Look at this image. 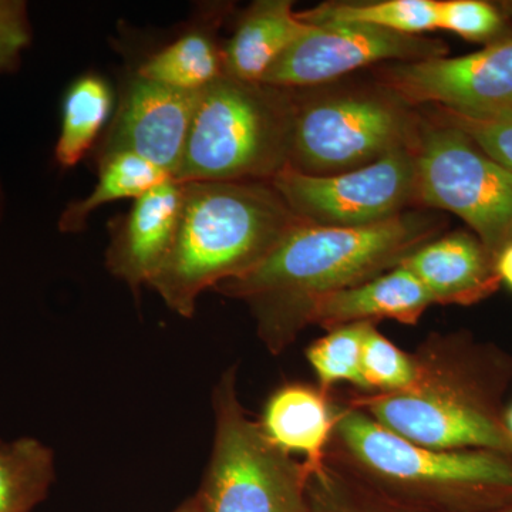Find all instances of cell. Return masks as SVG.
I'll use <instances>...</instances> for the list:
<instances>
[{"mask_svg": "<svg viewBox=\"0 0 512 512\" xmlns=\"http://www.w3.org/2000/svg\"><path fill=\"white\" fill-rule=\"evenodd\" d=\"M183 200V183L168 178L134 200L117 225L107 248L106 265L134 293L153 281L170 254Z\"/></svg>", "mask_w": 512, "mask_h": 512, "instance_id": "cell-13", "label": "cell"}, {"mask_svg": "<svg viewBox=\"0 0 512 512\" xmlns=\"http://www.w3.org/2000/svg\"><path fill=\"white\" fill-rule=\"evenodd\" d=\"M171 178L165 171L131 153H111L100 157L99 180L87 197L67 205L59 218L64 234H77L97 208L120 200H137L151 188Z\"/></svg>", "mask_w": 512, "mask_h": 512, "instance_id": "cell-19", "label": "cell"}, {"mask_svg": "<svg viewBox=\"0 0 512 512\" xmlns=\"http://www.w3.org/2000/svg\"><path fill=\"white\" fill-rule=\"evenodd\" d=\"M399 265L419 279L436 305H470L500 284L493 256L463 232L426 242Z\"/></svg>", "mask_w": 512, "mask_h": 512, "instance_id": "cell-14", "label": "cell"}, {"mask_svg": "<svg viewBox=\"0 0 512 512\" xmlns=\"http://www.w3.org/2000/svg\"><path fill=\"white\" fill-rule=\"evenodd\" d=\"M437 29L456 33L471 42H494L503 35L504 16L481 0H441Z\"/></svg>", "mask_w": 512, "mask_h": 512, "instance_id": "cell-27", "label": "cell"}, {"mask_svg": "<svg viewBox=\"0 0 512 512\" xmlns=\"http://www.w3.org/2000/svg\"><path fill=\"white\" fill-rule=\"evenodd\" d=\"M296 40L261 83L278 89L318 86L379 62H417L446 55L436 39L403 35L363 23H322Z\"/></svg>", "mask_w": 512, "mask_h": 512, "instance_id": "cell-10", "label": "cell"}, {"mask_svg": "<svg viewBox=\"0 0 512 512\" xmlns=\"http://www.w3.org/2000/svg\"><path fill=\"white\" fill-rule=\"evenodd\" d=\"M238 366L222 373L212 393L214 446L200 493L202 512H311V468L269 439L238 394Z\"/></svg>", "mask_w": 512, "mask_h": 512, "instance_id": "cell-6", "label": "cell"}, {"mask_svg": "<svg viewBox=\"0 0 512 512\" xmlns=\"http://www.w3.org/2000/svg\"><path fill=\"white\" fill-rule=\"evenodd\" d=\"M308 25L363 23L403 35L420 36L437 30L439 0H382V2H329L296 13Z\"/></svg>", "mask_w": 512, "mask_h": 512, "instance_id": "cell-22", "label": "cell"}, {"mask_svg": "<svg viewBox=\"0 0 512 512\" xmlns=\"http://www.w3.org/2000/svg\"><path fill=\"white\" fill-rule=\"evenodd\" d=\"M338 417L339 404L333 403L330 392L292 382L271 394L259 423L276 446L302 454L312 468L325 458Z\"/></svg>", "mask_w": 512, "mask_h": 512, "instance_id": "cell-16", "label": "cell"}, {"mask_svg": "<svg viewBox=\"0 0 512 512\" xmlns=\"http://www.w3.org/2000/svg\"><path fill=\"white\" fill-rule=\"evenodd\" d=\"M362 370L370 393L402 392L416 377L412 353L397 348L375 323L367 329L363 343Z\"/></svg>", "mask_w": 512, "mask_h": 512, "instance_id": "cell-25", "label": "cell"}, {"mask_svg": "<svg viewBox=\"0 0 512 512\" xmlns=\"http://www.w3.org/2000/svg\"><path fill=\"white\" fill-rule=\"evenodd\" d=\"M370 325L362 322L330 329L309 346L306 359L320 389L330 392L335 384L349 383L360 393H370L362 370L363 343Z\"/></svg>", "mask_w": 512, "mask_h": 512, "instance_id": "cell-24", "label": "cell"}, {"mask_svg": "<svg viewBox=\"0 0 512 512\" xmlns=\"http://www.w3.org/2000/svg\"><path fill=\"white\" fill-rule=\"evenodd\" d=\"M330 456L394 500L430 512H495L512 504V456L490 450H437L384 429L339 404Z\"/></svg>", "mask_w": 512, "mask_h": 512, "instance_id": "cell-4", "label": "cell"}, {"mask_svg": "<svg viewBox=\"0 0 512 512\" xmlns=\"http://www.w3.org/2000/svg\"><path fill=\"white\" fill-rule=\"evenodd\" d=\"M308 505L311 512H430L383 494L328 451L309 473Z\"/></svg>", "mask_w": 512, "mask_h": 512, "instance_id": "cell-23", "label": "cell"}, {"mask_svg": "<svg viewBox=\"0 0 512 512\" xmlns=\"http://www.w3.org/2000/svg\"><path fill=\"white\" fill-rule=\"evenodd\" d=\"M505 424H507V430L512 439V407L508 410V413L505 414Z\"/></svg>", "mask_w": 512, "mask_h": 512, "instance_id": "cell-31", "label": "cell"}, {"mask_svg": "<svg viewBox=\"0 0 512 512\" xmlns=\"http://www.w3.org/2000/svg\"><path fill=\"white\" fill-rule=\"evenodd\" d=\"M495 512H512V504L507 505V507L501 508V510L495 511Z\"/></svg>", "mask_w": 512, "mask_h": 512, "instance_id": "cell-32", "label": "cell"}, {"mask_svg": "<svg viewBox=\"0 0 512 512\" xmlns=\"http://www.w3.org/2000/svg\"><path fill=\"white\" fill-rule=\"evenodd\" d=\"M220 19L217 13L201 16L173 43L148 57L136 74L185 92H201L217 82L225 74L217 40Z\"/></svg>", "mask_w": 512, "mask_h": 512, "instance_id": "cell-18", "label": "cell"}, {"mask_svg": "<svg viewBox=\"0 0 512 512\" xmlns=\"http://www.w3.org/2000/svg\"><path fill=\"white\" fill-rule=\"evenodd\" d=\"M434 225L409 212L357 228L299 222L261 264L214 289L247 303L259 339L272 355H281L308 326L316 299L396 268L429 242Z\"/></svg>", "mask_w": 512, "mask_h": 512, "instance_id": "cell-1", "label": "cell"}, {"mask_svg": "<svg viewBox=\"0 0 512 512\" xmlns=\"http://www.w3.org/2000/svg\"><path fill=\"white\" fill-rule=\"evenodd\" d=\"M431 305L436 302L419 279L397 265L362 284L316 299L309 312L308 326L318 325L330 330L382 319L417 325Z\"/></svg>", "mask_w": 512, "mask_h": 512, "instance_id": "cell-15", "label": "cell"}, {"mask_svg": "<svg viewBox=\"0 0 512 512\" xmlns=\"http://www.w3.org/2000/svg\"><path fill=\"white\" fill-rule=\"evenodd\" d=\"M495 271L500 281L512 289V242L507 245L495 258Z\"/></svg>", "mask_w": 512, "mask_h": 512, "instance_id": "cell-29", "label": "cell"}, {"mask_svg": "<svg viewBox=\"0 0 512 512\" xmlns=\"http://www.w3.org/2000/svg\"><path fill=\"white\" fill-rule=\"evenodd\" d=\"M174 512H202L200 500H198V497L191 498V500H188L187 503L181 505Z\"/></svg>", "mask_w": 512, "mask_h": 512, "instance_id": "cell-30", "label": "cell"}, {"mask_svg": "<svg viewBox=\"0 0 512 512\" xmlns=\"http://www.w3.org/2000/svg\"><path fill=\"white\" fill-rule=\"evenodd\" d=\"M52 448L32 437L0 440V512H32L56 477Z\"/></svg>", "mask_w": 512, "mask_h": 512, "instance_id": "cell-21", "label": "cell"}, {"mask_svg": "<svg viewBox=\"0 0 512 512\" xmlns=\"http://www.w3.org/2000/svg\"><path fill=\"white\" fill-rule=\"evenodd\" d=\"M399 103L372 94L293 101L289 165L311 175H335L416 146L417 126Z\"/></svg>", "mask_w": 512, "mask_h": 512, "instance_id": "cell-8", "label": "cell"}, {"mask_svg": "<svg viewBox=\"0 0 512 512\" xmlns=\"http://www.w3.org/2000/svg\"><path fill=\"white\" fill-rule=\"evenodd\" d=\"M183 190L173 248L148 286L192 318L202 292L247 274L302 221L264 181H192Z\"/></svg>", "mask_w": 512, "mask_h": 512, "instance_id": "cell-3", "label": "cell"}, {"mask_svg": "<svg viewBox=\"0 0 512 512\" xmlns=\"http://www.w3.org/2000/svg\"><path fill=\"white\" fill-rule=\"evenodd\" d=\"M505 9L511 10V12H512V3H510V5L505 6Z\"/></svg>", "mask_w": 512, "mask_h": 512, "instance_id": "cell-33", "label": "cell"}, {"mask_svg": "<svg viewBox=\"0 0 512 512\" xmlns=\"http://www.w3.org/2000/svg\"><path fill=\"white\" fill-rule=\"evenodd\" d=\"M439 109V120L463 131L488 157L512 173V110L460 113Z\"/></svg>", "mask_w": 512, "mask_h": 512, "instance_id": "cell-26", "label": "cell"}, {"mask_svg": "<svg viewBox=\"0 0 512 512\" xmlns=\"http://www.w3.org/2000/svg\"><path fill=\"white\" fill-rule=\"evenodd\" d=\"M303 224L357 228L393 220L417 200L414 147L335 175H311L286 165L271 180Z\"/></svg>", "mask_w": 512, "mask_h": 512, "instance_id": "cell-9", "label": "cell"}, {"mask_svg": "<svg viewBox=\"0 0 512 512\" xmlns=\"http://www.w3.org/2000/svg\"><path fill=\"white\" fill-rule=\"evenodd\" d=\"M113 109L109 83L97 74H84L67 90L62 126L55 147L57 164L72 168L96 143Z\"/></svg>", "mask_w": 512, "mask_h": 512, "instance_id": "cell-20", "label": "cell"}, {"mask_svg": "<svg viewBox=\"0 0 512 512\" xmlns=\"http://www.w3.org/2000/svg\"><path fill=\"white\" fill-rule=\"evenodd\" d=\"M289 0H258L239 19L234 35L222 47L225 76L261 83L272 64L311 30L296 18Z\"/></svg>", "mask_w": 512, "mask_h": 512, "instance_id": "cell-17", "label": "cell"}, {"mask_svg": "<svg viewBox=\"0 0 512 512\" xmlns=\"http://www.w3.org/2000/svg\"><path fill=\"white\" fill-rule=\"evenodd\" d=\"M412 357L416 377L407 389L360 393L346 403L419 446L512 456L500 407L505 383L501 357L456 333H431Z\"/></svg>", "mask_w": 512, "mask_h": 512, "instance_id": "cell-2", "label": "cell"}, {"mask_svg": "<svg viewBox=\"0 0 512 512\" xmlns=\"http://www.w3.org/2000/svg\"><path fill=\"white\" fill-rule=\"evenodd\" d=\"M200 92H185L134 74L121 96L101 156L131 153L175 177Z\"/></svg>", "mask_w": 512, "mask_h": 512, "instance_id": "cell-12", "label": "cell"}, {"mask_svg": "<svg viewBox=\"0 0 512 512\" xmlns=\"http://www.w3.org/2000/svg\"><path fill=\"white\" fill-rule=\"evenodd\" d=\"M417 201L467 222L488 254L512 242V173L441 120L417 126Z\"/></svg>", "mask_w": 512, "mask_h": 512, "instance_id": "cell-7", "label": "cell"}, {"mask_svg": "<svg viewBox=\"0 0 512 512\" xmlns=\"http://www.w3.org/2000/svg\"><path fill=\"white\" fill-rule=\"evenodd\" d=\"M384 86L404 104H436L460 113L512 110V35L471 55L392 64Z\"/></svg>", "mask_w": 512, "mask_h": 512, "instance_id": "cell-11", "label": "cell"}, {"mask_svg": "<svg viewBox=\"0 0 512 512\" xmlns=\"http://www.w3.org/2000/svg\"><path fill=\"white\" fill-rule=\"evenodd\" d=\"M292 119L285 89L224 74L198 94L174 180L271 183L289 165Z\"/></svg>", "mask_w": 512, "mask_h": 512, "instance_id": "cell-5", "label": "cell"}, {"mask_svg": "<svg viewBox=\"0 0 512 512\" xmlns=\"http://www.w3.org/2000/svg\"><path fill=\"white\" fill-rule=\"evenodd\" d=\"M33 40L28 3L0 0V76L16 72Z\"/></svg>", "mask_w": 512, "mask_h": 512, "instance_id": "cell-28", "label": "cell"}]
</instances>
